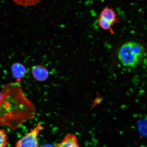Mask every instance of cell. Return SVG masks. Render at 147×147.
<instances>
[{
  "mask_svg": "<svg viewBox=\"0 0 147 147\" xmlns=\"http://www.w3.org/2000/svg\"><path fill=\"white\" fill-rule=\"evenodd\" d=\"M16 5L23 6H34L39 2L41 0H12Z\"/></svg>",
  "mask_w": 147,
  "mask_h": 147,
  "instance_id": "8",
  "label": "cell"
},
{
  "mask_svg": "<svg viewBox=\"0 0 147 147\" xmlns=\"http://www.w3.org/2000/svg\"><path fill=\"white\" fill-rule=\"evenodd\" d=\"M43 128L41 124H37L30 132L18 141L15 147H39L38 136Z\"/></svg>",
  "mask_w": 147,
  "mask_h": 147,
  "instance_id": "2",
  "label": "cell"
},
{
  "mask_svg": "<svg viewBox=\"0 0 147 147\" xmlns=\"http://www.w3.org/2000/svg\"><path fill=\"white\" fill-rule=\"evenodd\" d=\"M11 71L13 76L16 80L20 81L25 76L27 70L23 64L16 62L13 64L11 67Z\"/></svg>",
  "mask_w": 147,
  "mask_h": 147,
  "instance_id": "5",
  "label": "cell"
},
{
  "mask_svg": "<svg viewBox=\"0 0 147 147\" xmlns=\"http://www.w3.org/2000/svg\"><path fill=\"white\" fill-rule=\"evenodd\" d=\"M99 16L107 20L113 25L121 22V18L117 16L115 10L109 6H106L102 9Z\"/></svg>",
  "mask_w": 147,
  "mask_h": 147,
  "instance_id": "4",
  "label": "cell"
},
{
  "mask_svg": "<svg viewBox=\"0 0 147 147\" xmlns=\"http://www.w3.org/2000/svg\"><path fill=\"white\" fill-rule=\"evenodd\" d=\"M146 55L143 46L134 42H127L123 45L119 49L118 58L125 67L132 68L137 67Z\"/></svg>",
  "mask_w": 147,
  "mask_h": 147,
  "instance_id": "1",
  "label": "cell"
},
{
  "mask_svg": "<svg viewBox=\"0 0 147 147\" xmlns=\"http://www.w3.org/2000/svg\"><path fill=\"white\" fill-rule=\"evenodd\" d=\"M43 147H54L51 144L46 145L45 146H44Z\"/></svg>",
  "mask_w": 147,
  "mask_h": 147,
  "instance_id": "10",
  "label": "cell"
},
{
  "mask_svg": "<svg viewBox=\"0 0 147 147\" xmlns=\"http://www.w3.org/2000/svg\"><path fill=\"white\" fill-rule=\"evenodd\" d=\"M3 98V94L0 92V101H1Z\"/></svg>",
  "mask_w": 147,
  "mask_h": 147,
  "instance_id": "11",
  "label": "cell"
},
{
  "mask_svg": "<svg viewBox=\"0 0 147 147\" xmlns=\"http://www.w3.org/2000/svg\"><path fill=\"white\" fill-rule=\"evenodd\" d=\"M7 136L5 130L0 129V147H5L7 144Z\"/></svg>",
  "mask_w": 147,
  "mask_h": 147,
  "instance_id": "9",
  "label": "cell"
},
{
  "mask_svg": "<svg viewBox=\"0 0 147 147\" xmlns=\"http://www.w3.org/2000/svg\"><path fill=\"white\" fill-rule=\"evenodd\" d=\"M32 73L34 78L38 82L45 81L49 77V71L42 65L34 66L32 69Z\"/></svg>",
  "mask_w": 147,
  "mask_h": 147,
  "instance_id": "3",
  "label": "cell"
},
{
  "mask_svg": "<svg viewBox=\"0 0 147 147\" xmlns=\"http://www.w3.org/2000/svg\"><path fill=\"white\" fill-rule=\"evenodd\" d=\"M98 25L103 30L109 31L111 34H113L114 32L112 27L114 25L110 22L99 16Z\"/></svg>",
  "mask_w": 147,
  "mask_h": 147,
  "instance_id": "7",
  "label": "cell"
},
{
  "mask_svg": "<svg viewBox=\"0 0 147 147\" xmlns=\"http://www.w3.org/2000/svg\"><path fill=\"white\" fill-rule=\"evenodd\" d=\"M55 147H80L76 135L69 134L66 135L61 142L57 143Z\"/></svg>",
  "mask_w": 147,
  "mask_h": 147,
  "instance_id": "6",
  "label": "cell"
}]
</instances>
